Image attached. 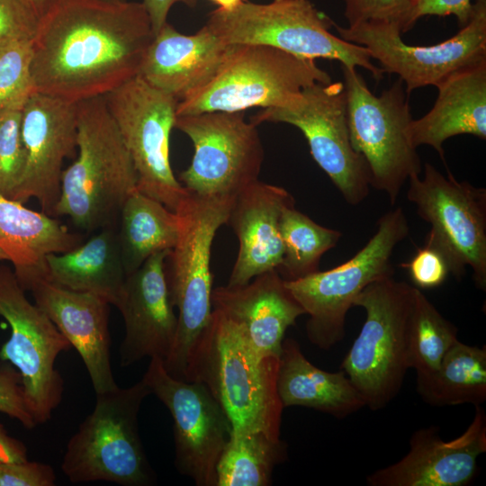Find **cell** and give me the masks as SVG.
Returning <instances> with one entry per match:
<instances>
[{
    "label": "cell",
    "instance_id": "27",
    "mask_svg": "<svg viewBox=\"0 0 486 486\" xmlns=\"http://www.w3.org/2000/svg\"><path fill=\"white\" fill-rule=\"evenodd\" d=\"M276 389L284 408L301 406L344 418L365 407L346 374L312 364L293 338H284L279 356Z\"/></svg>",
    "mask_w": 486,
    "mask_h": 486
},
{
    "label": "cell",
    "instance_id": "33",
    "mask_svg": "<svg viewBox=\"0 0 486 486\" xmlns=\"http://www.w3.org/2000/svg\"><path fill=\"white\" fill-rule=\"evenodd\" d=\"M284 245L283 261L277 269L285 281L319 271L321 256L338 243L340 231L323 227L295 209L286 206L280 218Z\"/></svg>",
    "mask_w": 486,
    "mask_h": 486
},
{
    "label": "cell",
    "instance_id": "36",
    "mask_svg": "<svg viewBox=\"0 0 486 486\" xmlns=\"http://www.w3.org/2000/svg\"><path fill=\"white\" fill-rule=\"evenodd\" d=\"M348 26L371 21L392 22L402 27L411 7V0H343Z\"/></svg>",
    "mask_w": 486,
    "mask_h": 486
},
{
    "label": "cell",
    "instance_id": "42",
    "mask_svg": "<svg viewBox=\"0 0 486 486\" xmlns=\"http://www.w3.org/2000/svg\"><path fill=\"white\" fill-rule=\"evenodd\" d=\"M182 3L189 7H194L198 0H143L146 11L149 16L154 34H156L167 22L166 18L171 7Z\"/></svg>",
    "mask_w": 486,
    "mask_h": 486
},
{
    "label": "cell",
    "instance_id": "12",
    "mask_svg": "<svg viewBox=\"0 0 486 486\" xmlns=\"http://www.w3.org/2000/svg\"><path fill=\"white\" fill-rule=\"evenodd\" d=\"M175 128L187 135L194 153L179 176L193 195L234 200L258 180L265 158L256 125L243 112L176 115Z\"/></svg>",
    "mask_w": 486,
    "mask_h": 486
},
{
    "label": "cell",
    "instance_id": "9",
    "mask_svg": "<svg viewBox=\"0 0 486 486\" xmlns=\"http://www.w3.org/2000/svg\"><path fill=\"white\" fill-rule=\"evenodd\" d=\"M409 232L406 215L397 207L379 219L374 234L346 262L296 280H284L309 315L306 335L310 343L327 350L344 338L346 317L355 299L371 283L393 276L392 253Z\"/></svg>",
    "mask_w": 486,
    "mask_h": 486
},
{
    "label": "cell",
    "instance_id": "10",
    "mask_svg": "<svg viewBox=\"0 0 486 486\" xmlns=\"http://www.w3.org/2000/svg\"><path fill=\"white\" fill-rule=\"evenodd\" d=\"M341 68L351 145L367 164L371 186L393 205L409 178L422 170L408 137L412 117L404 83L398 78L377 96L356 68Z\"/></svg>",
    "mask_w": 486,
    "mask_h": 486
},
{
    "label": "cell",
    "instance_id": "32",
    "mask_svg": "<svg viewBox=\"0 0 486 486\" xmlns=\"http://www.w3.org/2000/svg\"><path fill=\"white\" fill-rule=\"evenodd\" d=\"M457 328L415 287L406 329V360L417 376L435 372L458 340Z\"/></svg>",
    "mask_w": 486,
    "mask_h": 486
},
{
    "label": "cell",
    "instance_id": "25",
    "mask_svg": "<svg viewBox=\"0 0 486 486\" xmlns=\"http://www.w3.org/2000/svg\"><path fill=\"white\" fill-rule=\"evenodd\" d=\"M436 87L434 106L412 119L408 137L415 148L430 146L445 161L443 143L449 138L469 134L486 139V60L455 71Z\"/></svg>",
    "mask_w": 486,
    "mask_h": 486
},
{
    "label": "cell",
    "instance_id": "31",
    "mask_svg": "<svg viewBox=\"0 0 486 486\" xmlns=\"http://www.w3.org/2000/svg\"><path fill=\"white\" fill-rule=\"evenodd\" d=\"M287 446L260 430L232 429L217 464L216 486H267Z\"/></svg>",
    "mask_w": 486,
    "mask_h": 486
},
{
    "label": "cell",
    "instance_id": "21",
    "mask_svg": "<svg viewBox=\"0 0 486 486\" xmlns=\"http://www.w3.org/2000/svg\"><path fill=\"white\" fill-rule=\"evenodd\" d=\"M25 291L76 348L95 394L116 389L110 356V304L94 294L59 286L46 275L33 278Z\"/></svg>",
    "mask_w": 486,
    "mask_h": 486
},
{
    "label": "cell",
    "instance_id": "19",
    "mask_svg": "<svg viewBox=\"0 0 486 486\" xmlns=\"http://www.w3.org/2000/svg\"><path fill=\"white\" fill-rule=\"evenodd\" d=\"M473 418L459 436L443 440L434 428L416 431L409 452L366 477L370 486H465L475 477L486 452V415L475 406Z\"/></svg>",
    "mask_w": 486,
    "mask_h": 486
},
{
    "label": "cell",
    "instance_id": "37",
    "mask_svg": "<svg viewBox=\"0 0 486 486\" xmlns=\"http://www.w3.org/2000/svg\"><path fill=\"white\" fill-rule=\"evenodd\" d=\"M40 14L30 0H0V39L32 41Z\"/></svg>",
    "mask_w": 486,
    "mask_h": 486
},
{
    "label": "cell",
    "instance_id": "39",
    "mask_svg": "<svg viewBox=\"0 0 486 486\" xmlns=\"http://www.w3.org/2000/svg\"><path fill=\"white\" fill-rule=\"evenodd\" d=\"M400 266L408 269L415 287L418 289L438 287L450 273L444 256L428 245L417 249L411 260L400 264Z\"/></svg>",
    "mask_w": 486,
    "mask_h": 486
},
{
    "label": "cell",
    "instance_id": "7",
    "mask_svg": "<svg viewBox=\"0 0 486 486\" xmlns=\"http://www.w3.org/2000/svg\"><path fill=\"white\" fill-rule=\"evenodd\" d=\"M331 81L315 59L266 45L232 44L212 79L178 102L176 115L278 107L313 84Z\"/></svg>",
    "mask_w": 486,
    "mask_h": 486
},
{
    "label": "cell",
    "instance_id": "41",
    "mask_svg": "<svg viewBox=\"0 0 486 486\" xmlns=\"http://www.w3.org/2000/svg\"><path fill=\"white\" fill-rule=\"evenodd\" d=\"M472 0H411V7L402 27V33L410 31L418 19L427 15H454L461 27L472 14Z\"/></svg>",
    "mask_w": 486,
    "mask_h": 486
},
{
    "label": "cell",
    "instance_id": "18",
    "mask_svg": "<svg viewBox=\"0 0 486 486\" xmlns=\"http://www.w3.org/2000/svg\"><path fill=\"white\" fill-rule=\"evenodd\" d=\"M26 162L10 199L35 198L41 212L54 217L60 195L63 163L77 148L76 104L34 92L22 110Z\"/></svg>",
    "mask_w": 486,
    "mask_h": 486
},
{
    "label": "cell",
    "instance_id": "6",
    "mask_svg": "<svg viewBox=\"0 0 486 486\" xmlns=\"http://www.w3.org/2000/svg\"><path fill=\"white\" fill-rule=\"evenodd\" d=\"M228 44L266 45L292 55L337 60L350 68L361 67L373 77H383L382 69L372 62L369 50L334 35L333 22L310 0H280L270 4L242 2L235 8H217L206 24Z\"/></svg>",
    "mask_w": 486,
    "mask_h": 486
},
{
    "label": "cell",
    "instance_id": "22",
    "mask_svg": "<svg viewBox=\"0 0 486 486\" xmlns=\"http://www.w3.org/2000/svg\"><path fill=\"white\" fill-rule=\"evenodd\" d=\"M294 204L284 188L257 180L234 199L226 224L238 239V253L229 277V286H241L282 264L280 234L283 210Z\"/></svg>",
    "mask_w": 486,
    "mask_h": 486
},
{
    "label": "cell",
    "instance_id": "3",
    "mask_svg": "<svg viewBox=\"0 0 486 486\" xmlns=\"http://www.w3.org/2000/svg\"><path fill=\"white\" fill-rule=\"evenodd\" d=\"M77 157L63 170L54 216L86 233L118 227L137 172L104 96L76 104Z\"/></svg>",
    "mask_w": 486,
    "mask_h": 486
},
{
    "label": "cell",
    "instance_id": "17",
    "mask_svg": "<svg viewBox=\"0 0 486 486\" xmlns=\"http://www.w3.org/2000/svg\"><path fill=\"white\" fill-rule=\"evenodd\" d=\"M173 418L175 465L197 486H216L217 464L232 425L208 388L171 376L159 357L150 358L142 377Z\"/></svg>",
    "mask_w": 486,
    "mask_h": 486
},
{
    "label": "cell",
    "instance_id": "8",
    "mask_svg": "<svg viewBox=\"0 0 486 486\" xmlns=\"http://www.w3.org/2000/svg\"><path fill=\"white\" fill-rule=\"evenodd\" d=\"M414 289L388 276L368 284L354 301L365 320L340 368L372 410L398 395L409 369L406 329Z\"/></svg>",
    "mask_w": 486,
    "mask_h": 486
},
{
    "label": "cell",
    "instance_id": "28",
    "mask_svg": "<svg viewBox=\"0 0 486 486\" xmlns=\"http://www.w3.org/2000/svg\"><path fill=\"white\" fill-rule=\"evenodd\" d=\"M117 228H104L69 251L48 255L47 277L59 286L94 294L115 306L127 276Z\"/></svg>",
    "mask_w": 486,
    "mask_h": 486
},
{
    "label": "cell",
    "instance_id": "38",
    "mask_svg": "<svg viewBox=\"0 0 486 486\" xmlns=\"http://www.w3.org/2000/svg\"><path fill=\"white\" fill-rule=\"evenodd\" d=\"M0 412L27 429L37 426L27 404L21 374L7 363L0 365Z\"/></svg>",
    "mask_w": 486,
    "mask_h": 486
},
{
    "label": "cell",
    "instance_id": "13",
    "mask_svg": "<svg viewBox=\"0 0 486 486\" xmlns=\"http://www.w3.org/2000/svg\"><path fill=\"white\" fill-rule=\"evenodd\" d=\"M137 172V189L175 212L189 195L176 178L169 139L178 101L137 76L104 96Z\"/></svg>",
    "mask_w": 486,
    "mask_h": 486
},
{
    "label": "cell",
    "instance_id": "45",
    "mask_svg": "<svg viewBox=\"0 0 486 486\" xmlns=\"http://www.w3.org/2000/svg\"><path fill=\"white\" fill-rule=\"evenodd\" d=\"M36 8L40 16L48 9L53 0H30Z\"/></svg>",
    "mask_w": 486,
    "mask_h": 486
},
{
    "label": "cell",
    "instance_id": "30",
    "mask_svg": "<svg viewBox=\"0 0 486 486\" xmlns=\"http://www.w3.org/2000/svg\"><path fill=\"white\" fill-rule=\"evenodd\" d=\"M417 391L433 406L481 405L486 400V347L457 340L435 372L417 376Z\"/></svg>",
    "mask_w": 486,
    "mask_h": 486
},
{
    "label": "cell",
    "instance_id": "5",
    "mask_svg": "<svg viewBox=\"0 0 486 486\" xmlns=\"http://www.w3.org/2000/svg\"><path fill=\"white\" fill-rule=\"evenodd\" d=\"M151 392L143 379L95 394L93 411L69 438L61 470L73 483L148 486L155 474L139 433L138 416Z\"/></svg>",
    "mask_w": 486,
    "mask_h": 486
},
{
    "label": "cell",
    "instance_id": "29",
    "mask_svg": "<svg viewBox=\"0 0 486 486\" xmlns=\"http://www.w3.org/2000/svg\"><path fill=\"white\" fill-rule=\"evenodd\" d=\"M180 217L158 200L133 192L122 205L117 228L126 274L152 255L171 250L178 238Z\"/></svg>",
    "mask_w": 486,
    "mask_h": 486
},
{
    "label": "cell",
    "instance_id": "11",
    "mask_svg": "<svg viewBox=\"0 0 486 486\" xmlns=\"http://www.w3.org/2000/svg\"><path fill=\"white\" fill-rule=\"evenodd\" d=\"M407 198L430 224L426 245L446 259L449 272L461 278L469 266L475 286L486 290V190L458 181L425 164L423 177L408 180Z\"/></svg>",
    "mask_w": 486,
    "mask_h": 486
},
{
    "label": "cell",
    "instance_id": "15",
    "mask_svg": "<svg viewBox=\"0 0 486 486\" xmlns=\"http://www.w3.org/2000/svg\"><path fill=\"white\" fill-rule=\"evenodd\" d=\"M0 316L11 328L9 339L0 347V360L17 369L30 411L37 425L44 424L63 398L64 380L55 366L57 357L71 345L48 315L28 300L14 270L3 265Z\"/></svg>",
    "mask_w": 486,
    "mask_h": 486
},
{
    "label": "cell",
    "instance_id": "46",
    "mask_svg": "<svg viewBox=\"0 0 486 486\" xmlns=\"http://www.w3.org/2000/svg\"><path fill=\"white\" fill-rule=\"evenodd\" d=\"M7 260L9 261L8 256L0 248V261Z\"/></svg>",
    "mask_w": 486,
    "mask_h": 486
},
{
    "label": "cell",
    "instance_id": "44",
    "mask_svg": "<svg viewBox=\"0 0 486 486\" xmlns=\"http://www.w3.org/2000/svg\"><path fill=\"white\" fill-rule=\"evenodd\" d=\"M215 4H217L220 9L222 10H230L235 8L237 5L244 2L245 0H210Z\"/></svg>",
    "mask_w": 486,
    "mask_h": 486
},
{
    "label": "cell",
    "instance_id": "14",
    "mask_svg": "<svg viewBox=\"0 0 486 486\" xmlns=\"http://www.w3.org/2000/svg\"><path fill=\"white\" fill-rule=\"evenodd\" d=\"M284 122L304 135L310 154L345 201L362 202L369 194L370 173L364 157L352 147L342 82L317 83L282 106L264 109L251 122Z\"/></svg>",
    "mask_w": 486,
    "mask_h": 486
},
{
    "label": "cell",
    "instance_id": "16",
    "mask_svg": "<svg viewBox=\"0 0 486 486\" xmlns=\"http://www.w3.org/2000/svg\"><path fill=\"white\" fill-rule=\"evenodd\" d=\"M333 26L343 40L366 48L384 73L398 75L408 94L486 60V0H474L468 22L454 36L431 46L406 44L400 25L392 22Z\"/></svg>",
    "mask_w": 486,
    "mask_h": 486
},
{
    "label": "cell",
    "instance_id": "47",
    "mask_svg": "<svg viewBox=\"0 0 486 486\" xmlns=\"http://www.w3.org/2000/svg\"><path fill=\"white\" fill-rule=\"evenodd\" d=\"M274 1H280V0H274Z\"/></svg>",
    "mask_w": 486,
    "mask_h": 486
},
{
    "label": "cell",
    "instance_id": "26",
    "mask_svg": "<svg viewBox=\"0 0 486 486\" xmlns=\"http://www.w3.org/2000/svg\"><path fill=\"white\" fill-rule=\"evenodd\" d=\"M23 204L0 194V248L8 256L25 291L31 280L47 275L48 255L69 251L81 244L83 238L53 216Z\"/></svg>",
    "mask_w": 486,
    "mask_h": 486
},
{
    "label": "cell",
    "instance_id": "24",
    "mask_svg": "<svg viewBox=\"0 0 486 486\" xmlns=\"http://www.w3.org/2000/svg\"><path fill=\"white\" fill-rule=\"evenodd\" d=\"M231 46L207 25L185 35L166 22L154 35L139 76L179 102L212 79Z\"/></svg>",
    "mask_w": 486,
    "mask_h": 486
},
{
    "label": "cell",
    "instance_id": "1",
    "mask_svg": "<svg viewBox=\"0 0 486 486\" xmlns=\"http://www.w3.org/2000/svg\"><path fill=\"white\" fill-rule=\"evenodd\" d=\"M154 35L142 2L53 0L31 41L35 92L73 104L105 96L139 76Z\"/></svg>",
    "mask_w": 486,
    "mask_h": 486
},
{
    "label": "cell",
    "instance_id": "2",
    "mask_svg": "<svg viewBox=\"0 0 486 486\" xmlns=\"http://www.w3.org/2000/svg\"><path fill=\"white\" fill-rule=\"evenodd\" d=\"M279 357L259 353L242 328L219 310L190 357L185 381L203 383L232 429L260 430L281 438L284 407L276 389Z\"/></svg>",
    "mask_w": 486,
    "mask_h": 486
},
{
    "label": "cell",
    "instance_id": "4",
    "mask_svg": "<svg viewBox=\"0 0 486 486\" xmlns=\"http://www.w3.org/2000/svg\"><path fill=\"white\" fill-rule=\"evenodd\" d=\"M233 201L189 194L176 211L180 231L166 258L165 272L171 302L178 310L177 329L163 364L177 379L185 380L192 353L212 320V245Z\"/></svg>",
    "mask_w": 486,
    "mask_h": 486
},
{
    "label": "cell",
    "instance_id": "23",
    "mask_svg": "<svg viewBox=\"0 0 486 486\" xmlns=\"http://www.w3.org/2000/svg\"><path fill=\"white\" fill-rule=\"evenodd\" d=\"M212 305L238 325L259 353L276 357L286 330L305 314L275 269L245 285L215 288Z\"/></svg>",
    "mask_w": 486,
    "mask_h": 486
},
{
    "label": "cell",
    "instance_id": "20",
    "mask_svg": "<svg viewBox=\"0 0 486 486\" xmlns=\"http://www.w3.org/2000/svg\"><path fill=\"white\" fill-rule=\"evenodd\" d=\"M169 252L152 255L126 276L115 304L125 328L120 346L122 366H129L145 357H159L164 361L171 351L176 335L177 315L165 272Z\"/></svg>",
    "mask_w": 486,
    "mask_h": 486
},
{
    "label": "cell",
    "instance_id": "40",
    "mask_svg": "<svg viewBox=\"0 0 486 486\" xmlns=\"http://www.w3.org/2000/svg\"><path fill=\"white\" fill-rule=\"evenodd\" d=\"M56 473L48 464L0 460V486H54Z\"/></svg>",
    "mask_w": 486,
    "mask_h": 486
},
{
    "label": "cell",
    "instance_id": "35",
    "mask_svg": "<svg viewBox=\"0 0 486 486\" xmlns=\"http://www.w3.org/2000/svg\"><path fill=\"white\" fill-rule=\"evenodd\" d=\"M22 110L0 112V194L11 198L25 168L22 138Z\"/></svg>",
    "mask_w": 486,
    "mask_h": 486
},
{
    "label": "cell",
    "instance_id": "34",
    "mask_svg": "<svg viewBox=\"0 0 486 486\" xmlns=\"http://www.w3.org/2000/svg\"><path fill=\"white\" fill-rule=\"evenodd\" d=\"M31 67V41L0 39V112L22 110L35 92Z\"/></svg>",
    "mask_w": 486,
    "mask_h": 486
},
{
    "label": "cell",
    "instance_id": "43",
    "mask_svg": "<svg viewBox=\"0 0 486 486\" xmlns=\"http://www.w3.org/2000/svg\"><path fill=\"white\" fill-rule=\"evenodd\" d=\"M0 460L6 462L28 460L26 446L21 440L10 436L2 423H0Z\"/></svg>",
    "mask_w": 486,
    "mask_h": 486
}]
</instances>
